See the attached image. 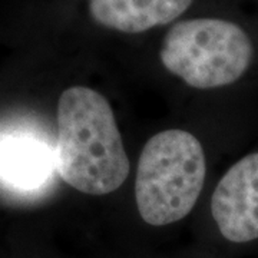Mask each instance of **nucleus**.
<instances>
[{
  "instance_id": "nucleus-1",
  "label": "nucleus",
  "mask_w": 258,
  "mask_h": 258,
  "mask_svg": "<svg viewBox=\"0 0 258 258\" xmlns=\"http://www.w3.org/2000/svg\"><path fill=\"white\" fill-rule=\"evenodd\" d=\"M56 123V166L64 182L88 195L119 189L129 175V158L108 99L72 86L59 98Z\"/></svg>"
},
{
  "instance_id": "nucleus-2",
  "label": "nucleus",
  "mask_w": 258,
  "mask_h": 258,
  "mask_svg": "<svg viewBox=\"0 0 258 258\" xmlns=\"http://www.w3.org/2000/svg\"><path fill=\"white\" fill-rule=\"evenodd\" d=\"M207 175L205 152L184 129H166L142 148L135 176L139 215L152 227L184 220L198 201Z\"/></svg>"
},
{
  "instance_id": "nucleus-3",
  "label": "nucleus",
  "mask_w": 258,
  "mask_h": 258,
  "mask_svg": "<svg viewBox=\"0 0 258 258\" xmlns=\"http://www.w3.org/2000/svg\"><path fill=\"white\" fill-rule=\"evenodd\" d=\"M252 43L242 29L221 19H189L168 30L161 62L168 72L195 89L237 82L248 69Z\"/></svg>"
},
{
  "instance_id": "nucleus-4",
  "label": "nucleus",
  "mask_w": 258,
  "mask_h": 258,
  "mask_svg": "<svg viewBox=\"0 0 258 258\" xmlns=\"http://www.w3.org/2000/svg\"><path fill=\"white\" fill-rule=\"evenodd\" d=\"M211 215L224 240H258V152L231 166L211 198Z\"/></svg>"
},
{
  "instance_id": "nucleus-5",
  "label": "nucleus",
  "mask_w": 258,
  "mask_h": 258,
  "mask_svg": "<svg viewBox=\"0 0 258 258\" xmlns=\"http://www.w3.org/2000/svg\"><path fill=\"white\" fill-rule=\"evenodd\" d=\"M194 0H89V13L103 28L142 33L179 18Z\"/></svg>"
},
{
  "instance_id": "nucleus-6",
  "label": "nucleus",
  "mask_w": 258,
  "mask_h": 258,
  "mask_svg": "<svg viewBox=\"0 0 258 258\" xmlns=\"http://www.w3.org/2000/svg\"><path fill=\"white\" fill-rule=\"evenodd\" d=\"M50 171L47 149L30 139L0 142V174L20 186L42 182Z\"/></svg>"
}]
</instances>
